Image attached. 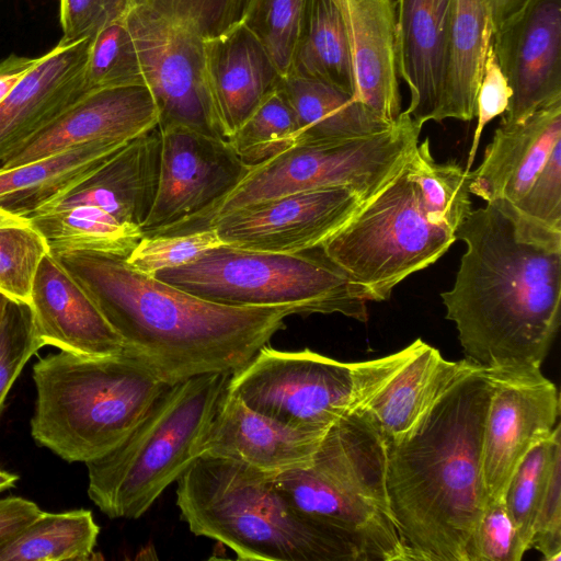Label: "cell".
Listing matches in <instances>:
<instances>
[{
  "label": "cell",
  "instance_id": "1",
  "mask_svg": "<svg viewBox=\"0 0 561 561\" xmlns=\"http://www.w3.org/2000/svg\"><path fill=\"white\" fill-rule=\"evenodd\" d=\"M455 238L466 252L440 297L466 359L541 367L560 327L561 230L495 199L472 209Z\"/></svg>",
  "mask_w": 561,
  "mask_h": 561
},
{
  "label": "cell",
  "instance_id": "2",
  "mask_svg": "<svg viewBox=\"0 0 561 561\" xmlns=\"http://www.w3.org/2000/svg\"><path fill=\"white\" fill-rule=\"evenodd\" d=\"M50 254L121 336L124 352L169 386L236 371L285 328L288 316L301 314L291 305L238 307L205 300L134 270L122 255Z\"/></svg>",
  "mask_w": 561,
  "mask_h": 561
},
{
  "label": "cell",
  "instance_id": "3",
  "mask_svg": "<svg viewBox=\"0 0 561 561\" xmlns=\"http://www.w3.org/2000/svg\"><path fill=\"white\" fill-rule=\"evenodd\" d=\"M492 389L489 370L474 366L387 446L389 503L409 561H468L490 499L482 440Z\"/></svg>",
  "mask_w": 561,
  "mask_h": 561
},
{
  "label": "cell",
  "instance_id": "4",
  "mask_svg": "<svg viewBox=\"0 0 561 561\" xmlns=\"http://www.w3.org/2000/svg\"><path fill=\"white\" fill-rule=\"evenodd\" d=\"M386 471L387 445L363 408L329 427L308 466L274 480L297 515L345 541L358 561H409Z\"/></svg>",
  "mask_w": 561,
  "mask_h": 561
},
{
  "label": "cell",
  "instance_id": "5",
  "mask_svg": "<svg viewBox=\"0 0 561 561\" xmlns=\"http://www.w3.org/2000/svg\"><path fill=\"white\" fill-rule=\"evenodd\" d=\"M274 478L240 461L199 456L176 481V506L191 533L224 543L240 560L358 561L350 545L297 515Z\"/></svg>",
  "mask_w": 561,
  "mask_h": 561
},
{
  "label": "cell",
  "instance_id": "6",
  "mask_svg": "<svg viewBox=\"0 0 561 561\" xmlns=\"http://www.w3.org/2000/svg\"><path fill=\"white\" fill-rule=\"evenodd\" d=\"M34 440L68 462H88L119 445L169 387L123 352L83 356L60 351L33 366Z\"/></svg>",
  "mask_w": 561,
  "mask_h": 561
},
{
  "label": "cell",
  "instance_id": "7",
  "mask_svg": "<svg viewBox=\"0 0 561 561\" xmlns=\"http://www.w3.org/2000/svg\"><path fill=\"white\" fill-rule=\"evenodd\" d=\"M232 373L169 386L128 436L85 462L88 495L110 518L137 519L197 458V448Z\"/></svg>",
  "mask_w": 561,
  "mask_h": 561
},
{
  "label": "cell",
  "instance_id": "8",
  "mask_svg": "<svg viewBox=\"0 0 561 561\" xmlns=\"http://www.w3.org/2000/svg\"><path fill=\"white\" fill-rule=\"evenodd\" d=\"M424 343L416 339L396 353L360 362L265 344L230 375L226 390L286 426L327 432L340 419L363 409Z\"/></svg>",
  "mask_w": 561,
  "mask_h": 561
},
{
  "label": "cell",
  "instance_id": "9",
  "mask_svg": "<svg viewBox=\"0 0 561 561\" xmlns=\"http://www.w3.org/2000/svg\"><path fill=\"white\" fill-rule=\"evenodd\" d=\"M156 278L213 302L250 307L291 305L301 314L341 313L365 322L363 299L346 274L321 255L274 253L221 244Z\"/></svg>",
  "mask_w": 561,
  "mask_h": 561
},
{
  "label": "cell",
  "instance_id": "10",
  "mask_svg": "<svg viewBox=\"0 0 561 561\" xmlns=\"http://www.w3.org/2000/svg\"><path fill=\"white\" fill-rule=\"evenodd\" d=\"M421 130L422 126L402 112L389 129L378 134L295 145L252 165L224 197L158 234L205 230L214 220L238 208L309 190L345 187L365 202L401 170L419 144Z\"/></svg>",
  "mask_w": 561,
  "mask_h": 561
},
{
  "label": "cell",
  "instance_id": "11",
  "mask_svg": "<svg viewBox=\"0 0 561 561\" xmlns=\"http://www.w3.org/2000/svg\"><path fill=\"white\" fill-rule=\"evenodd\" d=\"M455 241L453 231L427 218L405 162L318 249L346 274L363 299L383 301L399 283L432 265Z\"/></svg>",
  "mask_w": 561,
  "mask_h": 561
},
{
  "label": "cell",
  "instance_id": "12",
  "mask_svg": "<svg viewBox=\"0 0 561 561\" xmlns=\"http://www.w3.org/2000/svg\"><path fill=\"white\" fill-rule=\"evenodd\" d=\"M125 22L158 110V129L180 127L224 138L208 85L205 39L139 3Z\"/></svg>",
  "mask_w": 561,
  "mask_h": 561
},
{
  "label": "cell",
  "instance_id": "13",
  "mask_svg": "<svg viewBox=\"0 0 561 561\" xmlns=\"http://www.w3.org/2000/svg\"><path fill=\"white\" fill-rule=\"evenodd\" d=\"M486 369L493 389L484 421L482 470L489 497L501 500L523 458L559 424L560 396L540 367Z\"/></svg>",
  "mask_w": 561,
  "mask_h": 561
},
{
  "label": "cell",
  "instance_id": "14",
  "mask_svg": "<svg viewBox=\"0 0 561 561\" xmlns=\"http://www.w3.org/2000/svg\"><path fill=\"white\" fill-rule=\"evenodd\" d=\"M159 131L158 184L142 236L158 234L204 210L228 194L251 168L225 138L180 127Z\"/></svg>",
  "mask_w": 561,
  "mask_h": 561
},
{
  "label": "cell",
  "instance_id": "15",
  "mask_svg": "<svg viewBox=\"0 0 561 561\" xmlns=\"http://www.w3.org/2000/svg\"><path fill=\"white\" fill-rule=\"evenodd\" d=\"M363 202L345 187L309 190L238 208L206 229L213 228L231 247L301 253L320 248Z\"/></svg>",
  "mask_w": 561,
  "mask_h": 561
},
{
  "label": "cell",
  "instance_id": "16",
  "mask_svg": "<svg viewBox=\"0 0 561 561\" xmlns=\"http://www.w3.org/2000/svg\"><path fill=\"white\" fill-rule=\"evenodd\" d=\"M512 89L500 124H515L561 100V0H528L492 39Z\"/></svg>",
  "mask_w": 561,
  "mask_h": 561
},
{
  "label": "cell",
  "instance_id": "17",
  "mask_svg": "<svg viewBox=\"0 0 561 561\" xmlns=\"http://www.w3.org/2000/svg\"><path fill=\"white\" fill-rule=\"evenodd\" d=\"M159 114L145 84L85 93L11 151L1 169H12L101 139L131 140L158 127Z\"/></svg>",
  "mask_w": 561,
  "mask_h": 561
},
{
  "label": "cell",
  "instance_id": "18",
  "mask_svg": "<svg viewBox=\"0 0 561 561\" xmlns=\"http://www.w3.org/2000/svg\"><path fill=\"white\" fill-rule=\"evenodd\" d=\"M324 434L293 428L255 412L225 387L197 457L232 459L277 474L308 466Z\"/></svg>",
  "mask_w": 561,
  "mask_h": 561
},
{
  "label": "cell",
  "instance_id": "19",
  "mask_svg": "<svg viewBox=\"0 0 561 561\" xmlns=\"http://www.w3.org/2000/svg\"><path fill=\"white\" fill-rule=\"evenodd\" d=\"M91 37L59 42L38 57L0 102V162L87 92Z\"/></svg>",
  "mask_w": 561,
  "mask_h": 561
},
{
  "label": "cell",
  "instance_id": "20",
  "mask_svg": "<svg viewBox=\"0 0 561 561\" xmlns=\"http://www.w3.org/2000/svg\"><path fill=\"white\" fill-rule=\"evenodd\" d=\"M453 0H396L397 67L410 101L404 111L423 126L440 122Z\"/></svg>",
  "mask_w": 561,
  "mask_h": 561
},
{
  "label": "cell",
  "instance_id": "21",
  "mask_svg": "<svg viewBox=\"0 0 561 561\" xmlns=\"http://www.w3.org/2000/svg\"><path fill=\"white\" fill-rule=\"evenodd\" d=\"M30 305L43 346L83 356H113L124 352L121 336L50 252L42 259L35 273Z\"/></svg>",
  "mask_w": 561,
  "mask_h": 561
},
{
  "label": "cell",
  "instance_id": "22",
  "mask_svg": "<svg viewBox=\"0 0 561 561\" xmlns=\"http://www.w3.org/2000/svg\"><path fill=\"white\" fill-rule=\"evenodd\" d=\"M160 151L161 136L157 127L129 140L98 169L37 213L93 206L119 222L141 230L156 196Z\"/></svg>",
  "mask_w": 561,
  "mask_h": 561
},
{
  "label": "cell",
  "instance_id": "23",
  "mask_svg": "<svg viewBox=\"0 0 561 561\" xmlns=\"http://www.w3.org/2000/svg\"><path fill=\"white\" fill-rule=\"evenodd\" d=\"M350 42L355 93L389 124L401 114L397 67L396 0H332Z\"/></svg>",
  "mask_w": 561,
  "mask_h": 561
},
{
  "label": "cell",
  "instance_id": "24",
  "mask_svg": "<svg viewBox=\"0 0 561 561\" xmlns=\"http://www.w3.org/2000/svg\"><path fill=\"white\" fill-rule=\"evenodd\" d=\"M561 141V100L515 124H500L481 164L469 171V192L485 202H518Z\"/></svg>",
  "mask_w": 561,
  "mask_h": 561
},
{
  "label": "cell",
  "instance_id": "25",
  "mask_svg": "<svg viewBox=\"0 0 561 561\" xmlns=\"http://www.w3.org/2000/svg\"><path fill=\"white\" fill-rule=\"evenodd\" d=\"M209 91L221 135L228 139L282 81L274 62L242 24L205 39Z\"/></svg>",
  "mask_w": 561,
  "mask_h": 561
},
{
  "label": "cell",
  "instance_id": "26",
  "mask_svg": "<svg viewBox=\"0 0 561 561\" xmlns=\"http://www.w3.org/2000/svg\"><path fill=\"white\" fill-rule=\"evenodd\" d=\"M528 0H453L440 122L470 121L494 33Z\"/></svg>",
  "mask_w": 561,
  "mask_h": 561
},
{
  "label": "cell",
  "instance_id": "27",
  "mask_svg": "<svg viewBox=\"0 0 561 561\" xmlns=\"http://www.w3.org/2000/svg\"><path fill=\"white\" fill-rule=\"evenodd\" d=\"M473 363L448 360L432 345L421 350L364 407L387 446L409 435L444 392Z\"/></svg>",
  "mask_w": 561,
  "mask_h": 561
},
{
  "label": "cell",
  "instance_id": "28",
  "mask_svg": "<svg viewBox=\"0 0 561 561\" xmlns=\"http://www.w3.org/2000/svg\"><path fill=\"white\" fill-rule=\"evenodd\" d=\"M129 140L101 139L46 158L0 168V208L31 217L98 169Z\"/></svg>",
  "mask_w": 561,
  "mask_h": 561
},
{
  "label": "cell",
  "instance_id": "29",
  "mask_svg": "<svg viewBox=\"0 0 561 561\" xmlns=\"http://www.w3.org/2000/svg\"><path fill=\"white\" fill-rule=\"evenodd\" d=\"M279 89L296 114V145L374 135L394 124L378 117L353 94L322 81L288 76L282 78Z\"/></svg>",
  "mask_w": 561,
  "mask_h": 561
},
{
  "label": "cell",
  "instance_id": "30",
  "mask_svg": "<svg viewBox=\"0 0 561 561\" xmlns=\"http://www.w3.org/2000/svg\"><path fill=\"white\" fill-rule=\"evenodd\" d=\"M288 76L322 81L354 95L350 42L332 0H305Z\"/></svg>",
  "mask_w": 561,
  "mask_h": 561
},
{
  "label": "cell",
  "instance_id": "31",
  "mask_svg": "<svg viewBox=\"0 0 561 561\" xmlns=\"http://www.w3.org/2000/svg\"><path fill=\"white\" fill-rule=\"evenodd\" d=\"M99 533L91 511L42 512L0 547V561L89 560Z\"/></svg>",
  "mask_w": 561,
  "mask_h": 561
},
{
  "label": "cell",
  "instance_id": "32",
  "mask_svg": "<svg viewBox=\"0 0 561 561\" xmlns=\"http://www.w3.org/2000/svg\"><path fill=\"white\" fill-rule=\"evenodd\" d=\"M49 251H93L127 256L142 237L140 228L122 224L93 206H73L28 217Z\"/></svg>",
  "mask_w": 561,
  "mask_h": 561
},
{
  "label": "cell",
  "instance_id": "33",
  "mask_svg": "<svg viewBox=\"0 0 561 561\" xmlns=\"http://www.w3.org/2000/svg\"><path fill=\"white\" fill-rule=\"evenodd\" d=\"M407 168L430 221L455 233L472 210L468 188L470 170L455 162H436L427 138L413 149Z\"/></svg>",
  "mask_w": 561,
  "mask_h": 561
},
{
  "label": "cell",
  "instance_id": "34",
  "mask_svg": "<svg viewBox=\"0 0 561 561\" xmlns=\"http://www.w3.org/2000/svg\"><path fill=\"white\" fill-rule=\"evenodd\" d=\"M297 135L296 114L278 85L227 140L252 167L295 146Z\"/></svg>",
  "mask_w": 561,
  "mask_h": 561
},
{
  "label": "cell",
  "instance_id": "35",
  "mask_svg": "<svg viewBox=\"0 0 561 561\" xmlns=\"http://www.w3.org/2000/svg\"><path fill=\"white\" fill-rule=\"evenodd\" d=\"M561 454V426L534 446L519 462L504 493L506 511L520 542L528 551L536 513L554 458Z\"/></svg>",
  "mask_w": 561,
  "mask_h": 561
},
{
  "label": "cell",
  "instance_id": "36",
  "mask_svg": "<svg viewBox=\"0 0 561 561\" xmlns=\"http://www.w3.org/2000/svg\"><path fill=\"white\" fill-rule=\"evenodd\" d=\"M49 248L30 218L0 208V291L30 302L35 273Z\"/></svg>",
  "mask_w": 561,
  "mask_h": 561
},
{
  "label": "cell",
  "instance_id": "37",
  "mask_svg": "<svg viewBox=\"0 0 561 561\" xmlns=\"http://www.w3.org/2000/svg\"><path fill=\"white\" fill-rule=\"evenodd\" d=\"M83 84L87 93L145 84L136 45L125 19L105 26L91 37Z\"/></svg>",
  "mask_w": 561,
  "mask_h": 561
},
{
  "label": "cell",
  "instance_id": "38",
  "mask_svg": "<svg viewBox=\"0 0 561 561\" xmlns=\"http://www.w3.org/2000/svg\"><path fill=\"white\" fill-rule=\"evenodd\" d=\"M304 3L305 0H249L241 22L283 78L289 73Z\"/></svg>",
  "mask_w": 561,
  "mask_h": 561
},
{
  "label": "cell",
  "instance_id": "39",
  "mask_svg": "<svg viewBox=\"0 0 561 561\" xmlns=\"http://www.w3.org/2000/svg\"><path fill=\"white\" fill-rule=\"evenodd\" d=\"M42 347L30 302L10 298L0 322V415L15 379Z\"/></svg>",
  "mask_w": 561,
  "mask_h": 561
},
{
  "label": "cell",
  "instance_id": "40",
  "mask_svg": "<svg viewBox=\"0 0 561 561\" xmlns=\"http://www.w3.org/2000/svg\"><path fill=\"white\" fill-rule=\"evenodd\" d=\"M224 244L211 229L199 231L142 236L127 256L134 270L153 276L157 272L192 262L208 249Z\"/></svg>",
  "mask_w": 561,
  "mask_h": 561
},
{
  "label": "cell",
  "instance_id": "41",
  "mask_svg": "<svg viewBox=\"0 0 561 561\" xmlns=\"http://www.w3.org/2000/svg\"><path fill=\"white\" fill-rule=\"evenodd\" d=\"M157 14L183 24L204 39L242 22L249 0H135Z\"/></svg>",
  "mask_w": 561,
  "mask_h": 561
},
{
  "label": "cell",
  "instance_id": "42",
  "mask_svg": "<svg viewBox=\"0 0 561 561\" xmlns=\"http://www.w3.org/2000/svg\"><path fill=\"white\" fill-rule=\"evenodd\" d=\"M526 551L504 500L489 499L474 530L468 561H519Z\"/></svg>",
  "mask_w": 561,
  "mask_h": 561
},
{
  "label": "cell",
  "instance_id": "43",
  "mask_svg": "<svg viewBox=\"0 0 561 561\" xmlns=\"http://www.w3.org/2000/svg\"><path fill=\"white\" fill-rule=\"evenodd\" d=\"M135 0H59L61 43L92 37L105 26L125 19Z\"/></svg>",
  "mask_w": 561,
  "mask_h": 561
},
{
  "label": "cell",
  "instance_id": "44",
  "mask_svg": "<svg viewBox=\"0 0 561 561\" xmlns=\"http://www.w3.org/2000/svg\"><path fill=\"white\" fill-rule=\"evenodd\" d=\"M515 207L526 216L561 230V141Z\"/></svg>",
  "mask_w": 561,
  "mask_h": 561
},
{
  "label": "cell",
  "instance_id": "45",
  "mask_svg": "<svg viewBox=\"0 0 561 561\" xmlns=\"http://www.w3.org/2000/svg\"><path fill=\"white\" fill-rule=\"evenodd\" d=\"M530 549L540 552L546 561L561 559V454L553 460L536 513Z\"/></svg>",
  "mask_w": 561,
  "mask_h": 561
},
{
  "label": "cell",
  "instance_id": "46",
  "mask_svg": "<svg viewBox=\"0 0 561 561\" xmlns=\"http://www.w3.org/2000/svg\"><path fill=\"white\" fill-rule=\"evenodd\" d=\"M511 98L512 89L506 77L502 72L491 44L485 57L483 72L477 92L476 116L478 121L466 170L469 171L474 161L476 152L484 127L492 119L497 116H502L505 113Z\"/></svg>",
  "mask_w": 561,
  "mask_h": 561
},
{
  "label": "cell",
  "instance_id": "47",
  "mask_svg": "<svg viewBox=\"0 0 561 561\" xmlns=\"http://www.w3.org/2000/svg\"><path fill=\"white\" fill-rule=\"evenodd\" d=\"M42 512L36 503L21 496L0 499V547Z\"/></svg>",
  "mask_w": 561,
  "mask_h": 561
},
{
  "label": "cell",
  "instance_id": "48",
  "mask_svg": "<svg viewBox=\"0 0 561 561\" xmlns=\"http://www.w3.org/2000/svg\"><path fill=\"white\" fill-rule=\"evenodd\" d=\"M37 58H27L11 54L0 61V78L9 73L23 71L31 68Z\"/></svg>",
  "mask_w": 561,
  "mask_h": 561
},
{
  "label": "cell",
  "instance_id": "49",
  "mask_svg": "<svg viewBox=\"0 0 561 561\" xmlns=\"http://www.w3.org/2000/svg\"><path fill=\"white\" fill-rule=\"evenodd\" d=\"M19 476L0 468V493L15 486Z\"/></svg>",
  "mask_w": 561,
  "mask_h": 561
},
{
  "label": "cell",
  "instance_id": "50",
  "mask_svg": "<svg viewBox=\"0 0 561 561\" xmlns=\"http://www.w3.org/2000/svg\"><path fill=\"white\" fill-rule=\"evenodd\" d=\"M9 299L10 298L8 296H5L3 293L0 291V322H1L2 317L4 314V311H5V308H7Z\"/></svg>",
  "mask_w": 561,
  "mask_h": 561
}]
</instances>
